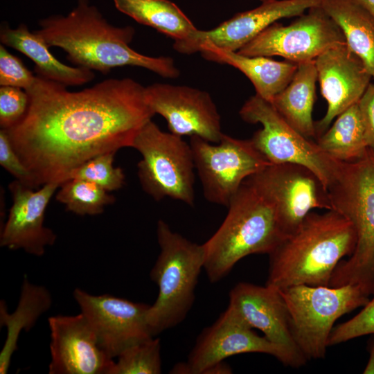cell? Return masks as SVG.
<instances>
[{
  "instance_id": "1",
  "label": "cell",
  "mask_w": 374,
  "mask_h": 374,
  "mask_svg": "<svg viewBox=\"0 0 374 374\" xmlns=\"http://www.w3.org/2000/svg\"><path fill=\"white\" fill-rule=\"evenodd\" d=\"M26 91L27 112L6 131L39 187L61 185L91 158L132 148L139 130L155 115L145 87L131 78L107 79L69 91L64 84L36 75Z\"/></svg>"
},
{
  "instance_id": "2",
  "label": "cell",
  "mask_w": 374,
  "mask_h": 374,
  "mask_svg": "<svg viewBox=\"0 0 374 374\" xmlns=\"http://www.w3.org/2000/svg\"><path fill=\"white\" fill-rule=\"evenodd\" d=\"M39 26L33 31L49 48L63 49L67 59L77 66L107 74L117 66H134L164 78L179 75L171 57H150L132 49L130 44L134 28L109 24L89 0H78L66 15H51L40 19Z\"/></svg>"
},
{
  "instance_id": "3",
  "label": "cell",
  "mask_w": 374,
  "mask_h": 374,
  "mask_svg": "<svg viewBox=\"0 0 374 374\" xmlns=\"http://www.w3.org/2000/svg\"><path fill=\"white\" fill-rule=\"evenodd\" d=\"M353 224L335 210L311 211L299 228L269 254L266 285L278 290L297 285L329 286L337 265L355 249Z\"/></svg>"
},
{
  "instance_id": "4",
  "label": "cell",
  "mask_w": 374,
  "mask_h": 374,
  "mask_svg": "<svg viewBox=\"0 0 374 374\" xmlns=\"http://www.w3.org/2000/svg\"><path fill=\"white\" fill-rule=\"evenodd\" d=\"M228 213L204 244V269L211 283L224 278L242 258L269 254L286 237L272 203L247 179L231 198Z\"/></svg>"
},
{
  "instance_id": "5",
  "label": "cell",
  "mask_w": 374,
  "mask_h": 374,
  "mask_svg": "<svg viewBox=\"0 0 374 374\" xmlns=\"http://www.w3.org/2000/svg\"><path fill=\"white\" fill-rule=\"evenodd\" d=\"M332 209L353 225L357 242L348 260H341L329 286L360 285L374 294V151L353 162L339 161L328 187Z\"/></svg>"
},
{
  "instance_id": "6",
  "label": "cell",
  "mask_w": 374,
  "mask_h": 374,
  "mask_svg": "<svg viewBox=\"0 0 374 374\" xmlns=\"http://www.w3.org/2000/svg\"><path fill=\"white\" fill-rule=\"evenodd\" d=\"M157 238L160 253L150 276L159 292L147 314L153 336L184 320L193 305L204 264L203 245L173 231L163 220L157 222Z\"/></svg>"
},
{
  "instance_id": "7",
  "label": "cell",
  "mask_w": 374,
  "mask_h": 374,
  "mask_svg": "<svg viewBox=\"0 0 374 374\" xmlns=\"http://www.w3.org/2000/svg\"><path fill=\"white\" fill-rule=\"evenodd\" d=\"M279 290L289 312L293 337L307 360L324 358L335 321L370 300L357 284L297 285Z\"/></svg>"
},
{
  "instance_id": "8",
  "label": "cell",
  "mask_w": 374,
  "mask_h": 374,
  "mask_svg": "<svg viewBox=\"0 0 374 374\" xmlns=\"http://www.w3.org/2000/svg\"><path fill=\"white\" fill-rule=\"evenodd\" d=\"M132 148L141 155L137 173L148 195L156 201L169 197L194 205L195 167L190 143L162 131L150 120L139 130Z\"/></svg>"
},
{
  "instance_id": "9",
  "label": "cell",
  "mask_w": 374,
  "mask_h": 374,
  "mask_svg": "<svg viewBox=\"0 0 374 374\" xmlns=\"http://www.w3.org/2000/svg\"><path fill=\"white\" fill-rule=\"evenodd\" d=\"M239 114L249 123H260L262 128L250 139L254 147L271 164L296 163L314 172L328 188L334 179L339 161L325 154L316 141L294 129L271 102L258 95L250 97Z\"/></svg>"
},
{
  "instance_id": "10",
  "label": "cell",
  "mask_w": 374,
  "mask_h": 374,
  "mask_svg": "<svg viewBox=\"0 0 374 374\" xmlns=\"http://www.w3.org/2000/svg\"><path fill=\"white\" fill-rule=\"evenodd\" d=\"M189 143L204 197L213 204L227 207L246 179L271 164L250 139L224 134L213 145L191 136Z\"/></svg>"
},
{
  "instance_id": "11",
  "label": "cell",
  "mask_w": 374,
  "mask_h": 374,
  "mask_svg": "<svg viewBox=\"0 0 374 374\" xmlns=\"http://www.w3.org/2000/svg\"><path fill=\"white\" fill-rule=\"evenodd\" d=\"M247 179L272 203L285 236L294 233L313 209H332L328 188L304 166L270 164Z\"/></svg>"
},
{
  "instance_id": "12",
  "label": "cell",
  "mask_w": 374,
  "mask_h": 374,
  "mask_svg": "<svg viewBox=\"0 0 374 374\" xmlns=\"http://www.w3.org/2000/svg\"><path fill=\"white\" fill-rule=\"evenodd\" d=\"M344 43L341 30L319 5L287 26L273 23L236 52L251 57L280 56L299 64Z\"/></svg>"
},
{
  "instance_id": "13",
  "label": "cell",
  "mask_w": 374,
  "mask_h": 374,
  "mask_svg": "<svg viewBox=\"0 0 374 374\" xmlns=\"http://www.w3.org/2000/svg\"><path fill=\"white\" fill-rule=\"evenodd\" d=\"M73 295L98 344L110 358L154 337L147 321L150 305L109 294L93 295L80 288Z\"/></svg>"
},
{
  "instance_id": "14",
  "label": "cell",
  "mask_w": 374,
  "mask_h": 374,
  "mask_svg": "<svg viewBox=\"0 0 374 374\" xmlns=\"http://www.w3.org/2000/svg\"><path fill=\"white\" fill-rule=\"evenodd\" d=\"M248 353L270 355L290 366L289 358L280 346L254 332L227 308L213 325L201 332L188 361L175 365L171 373H206L208 368L226 358Z\"/></svg>"
},
{
  "instance_id": "15",
  "label": "cell",
  "mask_w": 374,
  "mask_h": 374,
  "mask_svg": "<svg viewBox=\"0 0 374 374\" xmlns=\"http://www.w3.org/2000/svg\"><path fill=\"white\" fill-rule=\"evenodd\" d=\"M320 0H271L242 12L209 30H197L187 40L175 42L173 48L180 53L204 51H238L278 20L299 17Z\"/></svg>"
},
{
  "instance_id": "16",
  "label": "cell",
  "mask_w": 374,
  "mask_h": 374,
  "mask_svg": "<svg viewBox=\"0 0 374 374\" xmlns=\"http://www.w3.org/2000/svg\"><path fill=\"white\" fill-rule=\"evenodd\" d=\"M147 102L153 112L162 116L171 133L197 136L217 143L224 133L221 118L210 94L196 88L155 83L145 87Z\"/></svg>"
},
{
  "instance_id": "17",
  "label": "cell",
  "mask_w": 374,
  "mask_h": 374,
  "mask_svg": "<svg viewBox=\"0 0 374 374\" xmlns=\"http://www.w3.org/2000/svg\"><path fill=\"white\" fill-rule=\"evenodd\" d=\"M249 327L258 329L287 355L290 366L299 368L308 361L292 332L289 312L278 289L241 282L229 293L228 306Z\"/></svg>"
},
{
  "instance_id": "18",
  "label": "cell",
  "mask_w": 374,
  "mask_h": 374,
  "mask_svg": "<svg viewBox=\"0 0 374 374\" xmlns=\"http://www.w3.org/2000/svg\"><path fill=\"white\" fill-rule=\"evenodd\" d=\"M49 374H109L114 363L102 349L84 315L57 314L48 319Z\"/></svg>"
},
{
  "instance_id": "19",
  "label": "cell",
  "mask_w": 374,
  "mask_h": 374,
  "mask_svg": "<svg viewBox=\"0 0 374 374\" xmlns=\"http://www.w3.org/2000/svg\"><path fill=\"white\" fill-rule=\"evenodd\" d=\"M60 184L48 183L37 190L15 179L8 188L12 204L8 219L1 228L0 245L11 250L22 249L42 256L56 240L53 231L44 224L46 207Z\"/></svg>"
},
{
  "instance_id": "20",
  "label": "cell",
  "mask_w": 374,
  "mask_h": 374,
  "mask_svg": "<svg viewBox=\"0 0 374 374\" xmlns=\"http://www.w3.org/2000/svg\"><path fill=\"white\" fill-rule=\"evenodd\" d=\"M314 64L321 92L328 104L324 116L314 123L317 139L338 115L359 102L372 77L346 43L324 51L315 58Z\"/></svg>"
},
{
  "instance_id": "21",
  "label": "cell",
  "mask_w": 374,
  "mask_h": 374,
  "mask_svg": "<svg viewBox=\"0 0 374 374\" xmlns=\"http://www.w3.org/2000/svg\"><path fill=\"white\" fill-rule=\"evenodd\" d=\"M0 41L26 55L35 63L36 75L65 86L88 83L95 75L92 70L81 66H70L60 62L49 51L45 42L24 24L16 28L3 23L0 28Z\"/></svg>"
},
{
  "instance_id": "22",
  "label": "cell",
  "mask_w": 374,
  "mask_h": 374,
  "mask_svg": "<svg viewBox=\"0 0 374 374\" xmlns=\"http://www.w3.org/2000/svg\"><path fill=\"white\" fill-rule=\"evenodd\" d=\"M52 302L48 290L30 283L26 275L15 310L8 312L6 302L0 301V326L6 327L7 332L0 352V374L8 372L12 357L18 349L21 332L30 330L38 319L50 309Z\"/></svg>"
},
{
  "instance_id": "23",
  "label": "cell",
  "mask_w": 374,
  "mask_h": 374,
  "mask_svg": "<svg viewBox=\"0 0 374 374\" xmlns=\"http://www.w3.org/2000/svg\"><path fill=\"white\" fill-rule=\"evenodd\" d=\"M201 54L207 60L228 64L240 71L253 84L256 94L269 102L288 84L298 66V64L289 60L246 56L236 51L213 50Z\"/></svg>"
},
{
  "instance_id": "24",
  "label": "cell",
  "mask_w": 374,
  "mask_h": 374,
  "mask_svg": "<svg viewBox=\"0 0 374 374\" xmlns=\"http://www.w3.org/2000/svg\"><path fill=\"white\" fill-rule=\"evenodd\" d=\"M317 81L314 60L299 63L290 82L271 101L287 123L310 139L317 137L312 118Z\"/></svg>"
},
{
  "instance_id": "25",
  "label": "cell",
  "mask_w": 374,
  "mask_h": 374,
  "mask_svg": "<svg viewBox=\"0 0 374 374\" xmlns=\"http://www.w3.org/2000/svg\"><path fill=\"white\" fill-rule=\"evenodd\" d=\"M320 6L341 30L348 47L374 80V19L355 0H320Z\"/></svg>"
},
{
  "instance_id": "26",
  "label": "cell",
  "mask_w": 374,
  "mask_h": 374,
  "mask_svg": "<svg viewBox=\"0 0 374 374\" xmlns=\"http://www.w3.org/2000/svg\"><path fill=\"white\" fill-rule=\"evenodd\" d=\"M116 8L139 24L152 27L172 38L185 41L198 29L173 2L169 0H113Z\"/></svg>"
},
{
  "instance_id": "27",
  "label": "cell",
  "mask_w": 374,
  "mask_h": 374,
  "mask_svg": "<svg viewBox=\"0 0 374 374\" xmlns=\"http://www.w3.org/2000/svg\"><path fill=\"white\" fill-rule=\"evenodd\" d=\"M316 139L320 149L336 161L353 162L362 158L368 148L358 104L338 115L332 125Z\"/></svg>"
},
{
  "instance_id": "28",
  "label": "cell",
  "mask_w": 374,
  "mask_h": 374,
  "mask_svg": "<svg viewBox=\"0 0 374 374\" xmlns=\"http://www.w3.org/2000/svg\"><path fill=\"white\" fill-rule=\"evenodd\" d=\"M98 185L80 179H69L60 186L56 200L79 215H96L115 202V197Z\"/></svg>"
},
{
  "instance_id": "29",
  "label": "cell",
  "mask_w": 374,
  "mask_h": 374,
  "mask_svg": "<svg viewBox=\"0 0 374 374\" xmlns=\"http://www.w3.org/2000/svg\"><path fill=\"white\" fill-rule=\"evenodd\" d=\"M117 358L109 374H159L161 372L160 339L152 337L134 344Z\"/></svg>"
},
{
  "instance_id": "30",
  "label": "cell",
  "mask_w": 374,
  "mask_h": 374,
  "mask_svg": "<svg viewBox=\"0 0 374 374\" xmlns=\"http://www.w3.org/2000/svg\"><path fill=\"white\" fill-rule=\"evenodd\" d=\"M116 152H108L87 161L69 175V179L92 182L108 192L121 188L125 181L122 168L114 166Z\"/></svg>"
},
{
  "instance_id": "31",
  "label": "cell",
  "mask_w": 374,
  "mask_h": 374,
  "mask_svg": "<svg viewBox=\"0 0 374 374\" xmlns=\"http://www.w3.org/2000/svg\"><path fill=\"white\" fill-rule=\"evenodd\" d=\"M367 335H374V296L355 317L333 328L328 346Z\"/></svg>"
},
{
  "instance_id": "32",
  "label": "cell",
  "mask_w": 374,
  "mask_h": 374,
  "mask_svg": "<svg viewBox=\"0 0 374 374\" xmlns=\"http://www.w3.org/2000/svg\"><path fill=\"white\" fill-rule=\"evenodd\" d=\"M29 105V96L21 88L0 87V125L8 130L16 125L25 116Z\"/></svg>"
},
{
  "instance_id": "33",
  "label": "cell",
  "mask_w": 374,
  "mask_h": 374,
  "mask_svg": "<svg viewBox=\"0 0 374 374\" xmlns=\"http://www.w3.org/2000/svg\"><path fill=\"white\" fill-rule=\"evenodd\" d=\"M36 75L29 71L22 61L11 54L3 44L0 45V85L28 89L35 82Z\"/></svg>"
},
{
  "instance_id": "34",
  "label": "cell",
  "mask_w": 374,
  "mask_h": 374,
  "mask_svg": "<svg viewBox=\"0 0 374 374\" xmlns=\"http://www.w3.org/2000/svg\"><path fill=\"white\" fill-rule=\"evenodd\" d=\"M0 165L26 186L33 189L39 188L33 172L15 150L8 132L4 129L0 131Z\"/></svg>"
},
{
  "instance_id": "35",
  "label": "cell",
  "mask_w": 374,
  "mask_h": 374,
  "mask_svg": "<svg viewBox=\"0 0 374 374\" xmlns=\"http://www.w3.org/2000/svg\"><path fill=\"white\" fill-rule=\"evenodd\" d=\"M357 104L364 124L367 146L374 151V83L369 84Z\"/></svg>"
},
{
  "instance_id": "36",
  "label": "cell",
  "mask_w": 374,
  "mask_h": 374,
  "mask_svg": "<svg viewBox=\"0 0 374 374\" xmlns=\"http://www.w3.org/2000/svg\"><path fill=\"white\" fill-rule=\"evenodd\" d=\"M369 353L368 361L363 372L364 374H374V339L370 346Z\"/></svg>"
},
{
  "instance_id": "37",
  "label": "cell",
  "mask_w": 374,
  "mask_h": 374,
  "mask_svg": "<svg viewBox=\"0 0 374 374\" xmlns=\"http://www.w3.org/2000/svg\"><path fill=\"white\" fill-rule=\"evenodd\" d=\"M361 5L374 19V0H355Z\"/></svg>"
},
{
  "instance_id": "38",
  "label": "cell",
  "mask_w": 374,
  "mask_h": 374,
  "mask_svg": "<svg viewBox=\"0 0 374 374\" xmlns=\"http://www.w3.org/2000/svg\"><path fill=\"white\" fill-rule=\"evenodd\" d=\"M262 3V2H266V1H271V0H260Z\"/></svg>"
}]
</instances>
